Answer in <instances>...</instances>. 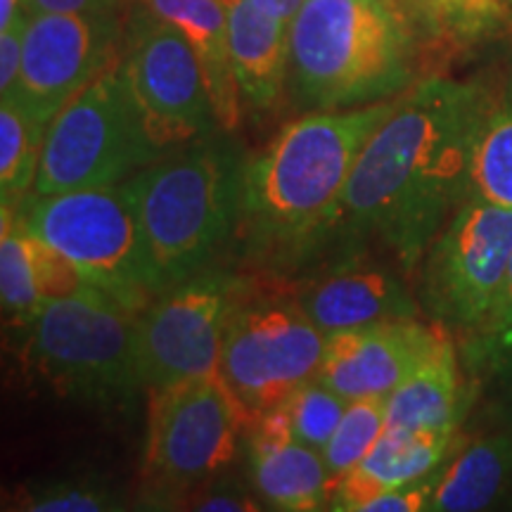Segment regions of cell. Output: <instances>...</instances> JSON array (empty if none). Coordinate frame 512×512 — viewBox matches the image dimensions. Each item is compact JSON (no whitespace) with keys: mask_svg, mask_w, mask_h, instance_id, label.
<instances>
[{"mask_svg":"<svg viewBox=\"0 0 512 512\" xmlns=\"http://www.w3.org/2000/svg\"><path fill=\"white\" fill-rule=\"evenodd\" d=\"M467 408L465 382L451 337H444L387 396V430L458 432Z\"/></svg>","mask_w":512,"mask_h":512,"instance_id":"cell-19","label":"cell"},{"mask_svg":"<svg viewBox=\"0 0 512 512\" xmlns=\"http://www.w3.org/2000/svg\"><path fill=\"white\" fill-rule=\"evenodd\" d=\"M456 446V432L384 430L377 444L349 475L339 479L330 496L337 512H363L382 491L430 477Z\"/></svg>","mask_w":512,"mask_h":512,"instance_id":"cell-17","label":"cell"},{"mask_svg":"<svg viewBox=\"0 0 512 512\" xmlns=\"http://www.w3.org/2000/svg\"><path fill=\"white\" fill-rule=\"evenodd\" d=\"M169 22L188 38L200 57L221 128H233L240 114V88L235 83L228 50V15L223 0H124Z\"/></svg>","mask_w":512,"mask_h":512,"instance_id":"cell-20","label":"cell"},{"mask_svg":"<svg viewBox=\"0 0 512 512\" xmlns=\"http://www.w3.org/2000/svg\"><path fill=\"white\" fill-rule=\"evenodd\" d=\"M470 197L512 209V93L486 110L472 155Z\"/></svg>","mask_w":512,"mask_h":512,"instance_id":"cell-22","label":"cell"},{"mask_svg":"<svg viewBox=\"0 0 512 512\" xmlns=\"http://www.w3.org/2000/svg\"><path fill=\"white\" fill-rule=\"evenodd\" d=\"M472 370L486 375L498 408L512 420V330L496 337H470Z\"/></svg>","mask_w":512,"mask_h":512,"instance_id":"cell-27","label":"cell"},{"mask_svg":"<svg viewBox=\"0 0 512 512\" xmlns=\"http://www.w3.org/2000/svg\"><path fill=\"white\" fill-rule=\"evenodd\" d=\"M444 330L415 318L380 320L328 335L316 377L347 401L387 399L437 349Z\"/></svg>","mask_w":512,"mask_h":512,"instance_id":"cell-14","label":"cell"},{"mask_svg":"<svg viewBox=\"0 0 512 512\" xmlns=\"http://www.w3.org/2000/svg\"><path fill=\"white\" fill-rule=\"evenodd\" d=\"M19 12H22V0H0V29L10 27Z\"/></svg>","mask_w":512,"mask_h":512,"instance_id":"cell-36","label":"cell"},{"mask_svg":"<svg viewBox=\"0 0 512 512\" xmlns=\"http://www.w3.org/2000/svg\"><path fill=\"white\" fill-rule=\"evenodd\" d=\"M328 335L299 302H242L223 337L219 377L247 425L316 377Z\"/></svg>","mask_w":512,"mask_h":512,"instance_id":"cell-8","label":"cell"},{"mask_svg":"<svg viewBox=\"0 0 512 512\" xmlns=\"http://www.w3.org/2000/svg\"><path fill=\"white\" fill-rule=\"evenodd\" d=\"M121 22L110 15H31L24 29L22 74L15 100L29 117L50 126L76 93L119 60Z\"/></svg>","mask_w":512,"mask_h":512,"instance_id":"cell-13","label":"cell"},{"mask_svg":"<svg viewBox=\"0 0 512 512\" xmlns=\"http://www.w3.org/2000/svg\"><path fill=\"white\" fill-rule=\"evenodd\" d=\"M325 335L394 318H415L413 297L396 275L373 264H342L297 299Z\"/></svg>","mask_w":512,"mask_h":512,"instance_id":"cell-16","label":"cell"},{"mask_svg":"<svg viewBox=\"0 0 512 512\" xmlns=\"http://www.w3.org/2000/svg\"><path fill=\"white\" fill-rule=\"evenodd\" d=\"M31 235V261H34V275L38 294H41L43 304L55 302V299L72 297V294H79L88 290L91 283L79 273L72 261L67 256H62L55 247H50L48 242Z\"/></svg>","mask_w":512,"mask_h":512,"instance_id":"cell-28","label":"cell"},{"mask_svg":"<svg viewBox=\"0 0 512 512\" xmlns=\"http://www.w3.org/2000/svg\"><path fill=\"white\" fill-rule=\"evenodd\" d=\"M240 185L242 166L207 140L171 152L124 183L164 292L211 268L238 230Z\"/></svg>","mask_w":512,"mask_h":512,"instance_id":"cell-4","label":"cell"},{"mask_svg":"<svg viewBox=\"0 0 512 512\" xmlns=\"http://www.w3.org/2000/svg\"><path fill=\"white\" fill-rule=\"evenodd\" d=\"M396 100L399 95L349 110H313L242 164L240 228L249 247L297 252L337 226L358 155Z\"/></svg>","mask_w":512,"mask_h":512,"instance_id":"cell-2","label":"cell"},{"mask_svg":"<svg viewBox=\"0 0 512 512\" xmlns=\"http://www.w3.org/2000/svg\"><path fill=\"white\" fill-rule=\"evenodd\" d=\"M249 465L256 491L273 508L309 512L330 503L332 482L323 453L292 437L283 403L252 425Z\"/></svg>","mask_w":512,"mask_h":512,"instance_id":"cell-15","label":"cell"},{"mask_svg":"<svg viewBox=\"0 0 512 512\" xmlns=\"http://www.w3.org/2000/svg\"><path fill=\"white\" fill-rule=\"evenodd\" d=\"M176 152L140 102L124 55L50 121L34 195L121 185Z\"/></svg>","mask_w":512,"mask_h":512,"instance_id":"cell-5","label":"cell"},{"mask_svg":"<svg viewBox=\"0 0 512 512\" xmlns=\"http://www.w3.org/2000/svg\"><path fill=\"white\" fill-rule=\"evenodd\" d=\"M124 64L140 102L171 145L197 143L219 128L207 76L176 27L128 5Z\"/></svg>","mask_w":512,"mask_h":512,"instance_id":"cell-12","label":"cell"},{"mask_svg":"<svg viewBox=\"0 0 512 512\" xmlns=\"http://www.w3.org/2000/svg\"><path fill=\"white\" fill-rule=\"evenodd\" d=\"M256 8L271 12V15L285 19V22H292V17L297 15V10L302 8L304 0H249Z\"/></svg>","mask_w":512,"mask_h":512,"instance_id":"cell-35","label":"cell"},{"mask_svg":"<svg viewBox=\"0 0 512 512\" xmlns=\"http://www.w3.org/2000/svg\"><path fill=\"white\" fill-rule=\"evenodd\" d=\"M24 29H27V15L24 12H19L12 19L10 27L0 29V95L3 98H10L15 93L19 74H22Z\"/></svg>","mask_w":512,"mask_h":512,"instance_id":"cell-31","label":"cell"},{"mask_svg":"<svg viewBox=\"0 0 512 512\" xmlns=\"http://www.w3.org/2000/svg\"><path fill=\"white\" fill-rule=\"evenodd\" d=\"M287 418H290L292 437L299 444L323 451L332 434H335L339 420L347 411L349 401L318 377H311L302 387L292 392L285 403Z\"/></svg>","mask_w":512,"mask_h":512,"instance_id":"cell-26","label":"cell"},{"mask_svg":"<svg viewBox=\"0 0 512 512\" xmlns=\"http://www.w3.org/2000/svg\"><path fill=\"white\" fill-rule=\"evenodd\" d=\"M136 318L91 285L46 304L29 325L27 363L57 394L81 401H126L140 387Z\"/></svg>","mask_w":512,"mask_h":512,"instance_id":"cell-7","label":"cell"},{"mask_svg":"<svg viewBox=\"0 0 512 512\" xmlns=\"http://www.w3.org/2000/svg\"><path fill=\"white\" fill-rule=\"evenodd\" d=\"M384 430H387V399L373 396V399L349 401L335 434L320 451L330 472L332 489L368 456Z\"/></svg>","mask_w":512,"mask_h":512,"instance_id":"cell-25","label":"cell"},{"mask_svg":"<svg viewBox=\"0 0 512 512\" xmlns=\"http://www.w3.org/2000/svg\"><path fill=\"white\" fill-rule=\"evenodd\" d=\"M145 470L162 489L197 484L230 463L247 425L216 375L150 389Z\"/></svg>","mask_w":512,"mask_h":512,"instance_id":"cell-11","label":"cell"},{"mask_svg":"<svg viewBox=\"0 0 512 512\" xmlns=\"http://www.w3.org/2000/svg\"><path fill=\"white\" fill-rule=\"evenodd\" d=\"M512 489V432L475 441L439 470L430 510L477 512L494 508Z\"/></svg>","mask_w":512,"mask_h":512,"instance_id":"cell-21","label":"cell"},{"mask_svg":"<svg viewBox=\"0 0 512 512\" xmlns=\"http://www.w3.org/2000/svg\"><path fill=\"white\" fill-rule=\"evenodd\" d=\"M413 12L401 0H304L290 22V76L311 110L392 100L413 79Z\"/></svg>","mask_w":512,"mask_h":512,"instance_id":"cell-3","label":"cell"},{"mask_svg":"<svg viewBox=\"0 0 512 512\" xmlns=\"http://www.w3.org/2000/svg\"><path fill=\"white\" fill-rule=\"evenodd\" d=\"M228 50L240 98L254 110H271L290 74V22L249 0H223Z\"/></svg>","mask_w":512,"mask_h":512,"instance_id":"cell-18","label":"cell"},{"mask_svg":"<svg viewBox=\"0 0 512 512\" xmlns=\"http://www.w3.org/2000/svg\"><path fill=\"white\" fill-rule=\"evenodd\" d=\"M22 510L31 512H102L117 510L114 498L107 491L88 484H53L43 486L24 498Z\"/></svg>","mask_w":512,"mask_h":512,"instance_id":"cell-29","label":"cell"},{"mask_svg":"<svg viewBox=\"0 0 512 512\" xmlns=\"http://www.w3.org/2000/svg\"><path fill=\"white\" fill-rule=\"evenodd\" d=\"M0 294L3 313L12 325L29 328L41 313L34 261H31V235L22 216L10 204H3V233H0Z\"/></svg>","mask_w":512,"mask_h":512,"instance_id":"cell-23","label":"cell"},{"mask_svg":"<svg viewBox=\"0 0 512 512\" xmlns=\"http://www.w3.org/2000/svg\"><path fill=\"white\" fill-rule=\"evenodd\" d=\"M484 88L425 79L396 107L358 155L337 223L377 235L413 268L470 197L477 133L489 110Z\"/></svg>","mask_w":512,"mask_h":512,"instance_id":"cell-1","label":"cell"},{"mask_svg":"<svg viewBox=\"0 0 512 512\" xmlns=\"http://www.w3.org/2000/svg\"><path fill=\"white\" fill-rule=\"evenodd\" d=\"M508 330H512V259L508 264V271H505L501 290H498L494 309H491L482 328L472 332L470 337H496Z\"/></svg>","mask_w":512,"mask_h":512,"instance_id":"cell-33","label":"cell"},{"mask_svg":"<svg viewBox=\"0 0 512 512\" xmlns=\"http://www.w3.org/2000/svg\"><path fill=\"white\" fill-rule=\"evenodd\" d=\"M195 510L202 512H245V510H256L259 505L249 501L245 494L240 491H228V489H216L211 494L197 498V503L192 505Z\"/></svg>","mask_w":512,"mask_h":512,"instance_id":"cell-34","label":"cell"},{"mask_svg":"<svg viewBox=\"0 0 512 512\" xmlns=\"http://www.w3.org/2000/svg\"><path fill=\"white\" fill-rule=\"evenodd\" d=\"M124 0H22V12L31 15H110L119 12Z\"/></svg>","mask_w":512,"mask_h":512,"instance_id":"cell-32","label":"cell"},{"mask_svg":"<svg viewBox=\"0 0 512 512\" xmlns=\"http://www.w3.org/2000/svg\"><path fill=\"white\" fill-rule=\"evenodd\" d=\"M48 126L29 117L15 100L0 102V195L17 204L34 190Z\"/></svg>","mask_w":512,"mask_h":512,"instance_id":"cell-24","label":"cell"},{"mask_svg":"<svg viewBox=\"0 0 512 512\" xmlns=\"http://www.w3.org/2000/svg\"><path fill=\"white\" fill-rule=\"evenodd\" d=\"M19 216L29 233L128 311L140 313L164 292L124 183L34 195Z\"/></svg>","mask_w":512,"mask_h":512,"instance_id":"cell-6","label":"cell"},{"mask_svg":"<svg viewBox=\"0 0 512 512\" xmlns=\"http://www.w3.org/2000/svg\"><path fill=\"white\" fill-rule=\"evenodd\" d=\"M401 3H403V0H401Z\"/></svg>","mask_w":512,"mask_h":512,"instance_id":"cell-37","label":"cell"},{"mask_svg":"<svg viewBox=\"0 0 512 512\" xmlns=\"http://www.w3.org/2000/svg\"><path fill=\"white\" fill-rule=\"evenodd\" d=\"M512 259V209L467 197L425 254L422 306L444 328L477 332Z\"/></svg>","mask_w":512,"mask_h":512,"instance_id":"cell-10","label":"cell"},{"mask_svg":"<svg viewBox=\"0 0 512 512\" xmlns=\"http://www.w3.org/2000/svg\"><path fill=\"white\" fill-rule=\"evenodd\" d=\"M242 302L240 280L214 268L152 299L136 318L140 387L150 392L219 373L223 337Z\"/></svg>","mask_w":512,"mask_h":512,"instance_id":"cell-9","label":"cell"},{"mask_svg":"<svg viewBox=\"0 0 512 512\" xmlns=\"http://www.w3.org/2000/svg\"><path fill=\"white\" fill-rule=\"evenodd\" d=\"M441 470V467H439ZM439 470L432 472L430 477L418 479V482L396 486V489L382 491L380 496H375L373 501L366 503L363 512H418V510H430V501L434 494V486H437Z\"/></svg>","mask_w":512,"mask_h":512,"instance_id":"cell-30","label":"cell"}]
</instances>
